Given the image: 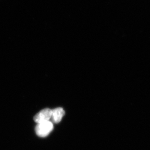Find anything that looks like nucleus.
Segmentation results:
<instances>
[{"mask_svg":"<svg viewBox=\"0 0 150 150\" xmlns=\"http://www.w3.org/2000/svg\"><path fill=\"white\" fill-rule=\"evenodd\" d=\"M53 129L52 122L50 121L37 123L35 127V132L37 136L41 137H46Z\"/></svg>","mask_w":150,"mask_h":150,"instance_id":"obj_1","label":"nucleus"},{"mask_svg":"<svg viewBox=\"0 0 150 150\" xmlns=\"http://www.w3.org/2000/svg\"><path fill=\"white\" fill-rule=\"evenodd\" d=\"M52 110L45 108L39 112L34 116V120L37 123L49 121L52 116Z\"/></svg>","mask_w":150,"mask_h":150,"instance_id":"obj_2","label":"nucleus"},{"mask_svg":"<svg viewBox=\"0 0 150 150\" xmlns=\"http://www.w3.org/2000/svg\"><path fill=\"white\" fill-rule=\"evenodd\" d=\"M65 112L62 108H56L52 110L51 119L53 122L55 123L60 122Z\"/></svg>","mask_w":150,"mask_h":150,"instance_id":"obj_3","label":"nucleus"}]
</instances>
